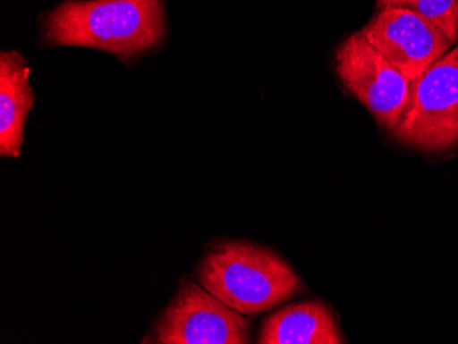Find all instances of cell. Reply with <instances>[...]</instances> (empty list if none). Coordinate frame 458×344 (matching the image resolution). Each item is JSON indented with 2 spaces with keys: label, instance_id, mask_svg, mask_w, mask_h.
I'll return each instance as SVG.
<instances>
[{
  "label": "cell",
  "instance_id": "cell-2",
  "mask_svg": "<svg viewBox=\"0 0 458 344\" xmlns=\"http://www.w3.org/2000/svg\"><path fill=\"white\" fill-rule=\"evenodd\" d=\"M198 279L226 306L247 315L274 309L306 289L282 256L249 241L216 246L200 264Z\"/></svg>",
  "mask_w": 458,
  "mask_h": 344
},
{
  "label": "cell",
  "instance_id": "cell-3",
  "mask_svg": "<svg viewBox=\"0 0 458 344\" xmlns=\"http://www.w3.org/2000/svg\"><path fill=\"white\" fill-rule=\"evenodd\" d=\"M391 133L427 153L458 148V43L411 81L408 104Z\"/></svg>",
  "mask_w": 458,
  "mask_h": 344
},
{
  "label": "cell",
  "instance_id": "cell-8",
  "mask_svg": "<svg viewBox=\"0 0 458 344\" xmlns=\"http://www.w3.org/2000/svg\"><path fill=\"white\" fill-rule=\"evenodd\" d=\"M30 69L17 51L0 55V155L20 156L28 114L35 104Z\"/></svg>",
  "mask_w": 458,
  "mask_h": 344
},
{
  "label": "cell",
  "instance_id": "cell-5",
  "mask_svg": "<svg viewBox=\"0 0 458 344\" xmlns=\"http://www.w3.org/2000/svg\"><path fill=\"white\" fill-rule=\"evenodd\" d=\"M249 323L205 287L182 280L156 325L162 344H246Z\"/></svg>",
  "mask_w": 458,
  "mask_h": 344
},
{
  "label": "cell",
  "instance_id": "cell-7",
  "mask_svg": "<svg viewBox=\"0 0 458 344\" xmlns=\"http://www.w3.org/2000/svg\"><path fill=\"white\" fill-rule=\"evenodd\" d=\"M261 344H341V328L327 305L306 300L267 317L259 331Z\"/></svg>",
  "mask_w": 458,
  "mask_h": 344
},
{
  "label": "cell",
  "instance_id": "cell-4",
  "mask_svg": "<svg viewBox=\"0 0 458 344\" xmlns=\"http://www.w3.org/2000/svg\"><path fill=\"white\" fill-rule=\"evenodd\" d=\"M342 83L388 130L397 127L411 95V81L373 47L361 32L352 33L335 54Z\"/></svg>",
  "mask_w": 458,
  "mask_h": 344
},
{
  "label": "cell",
  "instance_id": "cell-6",
  "mask_svg": "<svg viewBox=\"0 0 458 344\" xmlns=\"http://www.w3.org/2000/svg\"><path fill=\"white\" fill-rule=\"evenodd\" d=\"M361 33L411 83L454 46L437 25L405 7H382Z\"/></svg>",
  "mask_w": 458,
  "mask_h": 344
},
{
  "label": "cell",
  "instance_id": "cell-1",
  "mask_svg": "<svg viewBox=\"0 0 458 344\" xmlns=\"http://www.w3.org/2000/svg\"><path fill=\"white\" fill-rule=\"evenodd\" d=\"M41 27L48 45L97 48L130 63L164 40L165 0H66Z\"/></svg>",
  "mask_w": 458,
  "mask_h": 344
},
{
  "label": "cell",
  "instance_id": "cell-9",
  "mask_svg": "<svg viewBox=\"0 0 458 344\" xmlns=\"http://www.w3.org/2000/svg\"><path fill=\"white\" fill-rule=\"evenodd\" d=\"M377 7H405L437 25L450 42H458V0H377Z\"/></svg>",
  "mask_w": 458,
  "mask_h": 344
}]
</instances>
